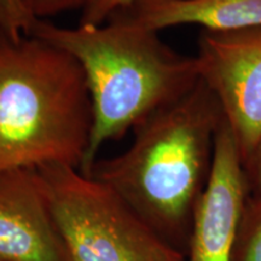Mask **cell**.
<instances>
[{
	"mask_svg": "<svg viewBox=\"0 0 261 261\" xmlns=\"http://www.w3.org/2000/svg\"><path fill=\"white\" fill-rule=\"evenodd\" d=\"M231 261H261V195L248 196Z\"/></svg>",
	"mask_w": 261,
	"mask_h": 261,
	"instance_id": "9",
	"label": "cell"
},
{
	"mask_svg": "<svg viewBox=\"0 0 261 261\" xmlns=\"http://www.w3.org/2000/svg\"><path fill=\"white\" fill-rule=\"evenodd\" d=\"M142 0H89L83 8L80 24H103Z\"/></svg>",
	"mask_w": 261,
	"mask_h": 261,
	"instance_id": "11",
	"label": "cell"
},
{
	"mask_svg": "<svg viewBox=\"0 0 261 261\" xmlns=\"http://www.w3.org/2000/svg\"><path fill=\"white\" fill-rule=\"evenodd\" d=\"M24 3L35 18L45 19L61 12L83 9L89 0H24Z\"/></svg>",
	"mask_w": 261,
	"mask_h": 261,
	"instance_id": "12",
	"label": "cell"
},
{
	"mask_svg": "<svg viewBox=\"0 0 261 261\" xmlns=\"http://www.w3.org/2000/svg\"><path fill=\"white\" fill-rule=\"evenodd\" d=\"M195 57L246 165L261 138V27L202 29Z\"/></svg>",
	"mask_w": 261,
	"mask_h": 261,
	"instance_id": "5",
	"label": "cell"
},
{
	"mask_svg": "<svg viewBox=\"0 0 261 261\" xmlns=\"http://www.w3.org/2000/svg\"><path fill=\"white\" fill-rule=\"evenodd\" d=\"M223 119L217 97L200 79L184 96L137 126L132 144L122 154L97 160L89 175L112 189L187 257Z\"/></svg>",
	"mask_w": 261,
	"mask_h": 261,
	"instance_id": "1",
	"label": "cell"
},
{
	"mask_svg": "<svg viewBox=\"0 0 261 261\" xmlns=\"http://www.w3.org/2000/svg\"><path fill=\"white\" fill-rule=\"evenodd\" d=\"M91 129L79 63L33 34L0 39V175L47 165L80 168Z\"/></svg>",
	"mask_w": 261,
	"mask_h": 261,
	"instance_id": "3",
	"label": "cell"
},
{
	"mask_svg": "<svg viewBox=\"0 0 261 261\" xmlns=\"http://www.w3.org/2000/svg\"><path fill=\"white\" fill-rule=\"evenodd\" d=\"M248 196L242 158L223 119L210 179L192 221L187 261H231Z\"/></svg>",
	"mask_w": 261,
	"mask_h": 261,
	"instance_id": "6",
	"label": "cell"
},
{
	"mask_svg": "<svg viewBox=\"0 0 261 261\" xmlns=\"http://www.w3.org/2000/svg\"><path fill=\"white\" fill-rule=\"evenodd\" d=\"M120 14L158 33L184 24L236 31L261 27V0H142Z\"/></svg>",
	"mask_w": 261,
	"mask_h": 261,
	"instance_id": "8",
	"label": "cell"
},
{
	"mask_svg": "<svg viewBox=\"0 0 261 261\" xmlns=\"http://www.w3.org/2000/svg\"><path fill=\"white\" fill-rule=\"evenodd\" d=\"M37 171L68 261H187L106 184L73 166Z\"/></svg>",
	"mask_w": 261,
	"mask_h": 261,
	"instance_id": "4",
	"label": "cell"
},
{
	"mask_svg": "<svg viewBox=\"0 0 261 261\" xmlns=\"http://www.w3.org/2000/svg\"><path fill=\"white\" fill-rule=\"evenodd\" d=\"M0 261H68L37 169L0 175Z\"/></svg>",
	"mask_w": 261,
	"mask_h": 261,
	"instance_id": "7",
	"label": "cell"
},
{
	"mask_svg": "<svg viewBox=\"0 0 261 261\" xmlns=\"http://www.w3.org/2000/svg\"><path fill=\"white\" fill-rule=\"evenodd\" d=\"M249 196L261 195V138L254 150L252 158L244 165Z\"/></svg>",
	"mask_w": 261,
	"mask_h": 261,
	"instance_id": "13",
	"label": "cell"
},
{
	"mask_svg": "<svg viewBox=\"0 0 261 261\" xmlns=\"http://www.w3.org/2000/svg\"><path fill=\"white\" fill-rule=\"evenodd\" d=\"M38 22L24 0H0V39H19L31 35Z\"/></svg>",
	"mask_w": 261,
	"mask_h": 261,
	"instance_id": "10",
	"label": "cell"
},
{
	"mask_svg": "<svg viewBox=\"0 0 261 261\" xmlns=\"http://www.w3.org/2000/svg\"><path fill=\"white\" fill-rule=\"evenodd\" d=\"M32 34L69 54L83 69L92 129L80 172L89 175L107 143L122 138L197 84L196 57L182 56L122 14L103 24L58 27L38 19Z\"/></svg>",
	"mask_w": 261,
	"mask_h": 261,
	"instance_id": "2",
	"label": "cell"
}]
</instances>
